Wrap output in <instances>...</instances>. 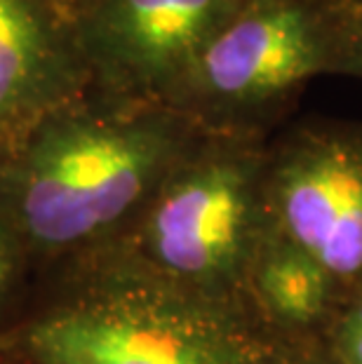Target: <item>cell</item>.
<instances>
[{
	"instance_id": "6da1fadb",
	"label": "cell",
	"mask_w": 362,
	"mask_h": 364,
	"mask_svg": "<svg viewBox=\"0 0 362 364\" xmlns=\"http://www.w3.org/2000/svg\"><path fill=\"white\" fill-rule=\"evenodd\" d=\"M203 136L172 106L92 87L0 153V186L31 240L68 247L160 188Z\"/></svg>"
},
{
	"instance_id": "7a4b0ae2",
	"label": "cell",
	"mask_w": 362,
	"mask_h": 364,
	"mask_svg": "<svg viewBox=\"0 0 362 364\" xmlns=\"http://www.w3.org/2000/svg\"><path fill=\"white\" fill-rule=\"evenodd\" d=\"M344 71L336 0H245L167 99L207 134L245 136L320 73Z\"/></svg>"
},
{
	"instance_id": "3957f363",
	"label": "cell",
	"mask_w": 362,
	"mask_h": 364,
	"mask_svg": "<svg viewBox=\"0 0 362 364\" xmlns=\"http://www.w3.org/2000/svg\"><path fill=\"white\" fill-rule=\"evenodd\" d=\"M245 0H73L92 87L167 104Z\"/></svg>"
},
{
	"instance_id": "277c9868",
	"label": "cell",
	"mask_w": 362,
	"mask_h": 364,
	"mask_svg": "<svg viewBox=\"0 0 362 364\" xmlns=\"http://www.w3.org/2000/svg\"><path fill=\"white\" fill-rule=\"evenodd\" d=\"M261 158L245 136L207 134L160 183L149 247L163 268L183 277L219 273L240 250Z\"/></svg>"
},
{
	"instance_id": "5b68a950",
	"label": "cell",
	"mask_w": 362,
	"mask_h": 364,
	"mask_svg": "<svg viewBox=\"0 0 362 364\" xmlns=\"http://www.w3.org/2000/svg\"><path fill=\"white\" fill-rule=\"evenodd\" d=\"M268 176L294 250L329 277L360 273L362 132H297L278 151Z\"/></svg>"
},
{
	"instance_id": "8992f818",
	"label": "cell",
	"mask_w": 362,
	"mask_h": 364,
	"mask_svg": "<svg viewBox=\"0 0 362 364\" xmlns=\"http://www.w3.org/2000/svg\"><path fill=\"white\" fill-rule=\"evenodd\" d=\"M87 90L73 0H0V153Z\"/></svg>"
},
{
	"instance_id": "52a82bcc",
	"label": "cell",
	"mask_w": 362,
	"mask_h": 364,
	"mask_svg": "<svg viewBox=\"0 0 362 364\" xmlns=\"http://www.w3.org/2000/svg\"><path fill=\"white\" fill-rule=\"evenodd\" d=\"M28 348L41 364H233L214 336L181 315L97 304L38 322Z\"/></svg>"
},
{
	"instance_id": "ba28073f",
	"label": "cell",
	"mask_w": 362,
	"mask_h": 364,
	"mask_svg": "<svg viewBox=\"0 0 362 364\" xmlns=\"http://www.w3.org/2000/svg\"><path fill=\"white\" fill-rule=\"evenodd\" d=\"M259 284L266 304L284 320L308 322L325 306L329 275L306 254L289 250L266 261Z\"/></svg>"
},
{
	"instance_id": "9c48e42d",
	"label": "cell",
	"mask_w": 362,
	"mask_h": 364,
	"mask_svg": "<svg viewBox=\"0 0 362 364\" xmlns=\"http://www.w3.org/2000/svg\"><path fill=\"white\" fill-rule=\"evenodd\" d=\"M344 36V71L362 75V0H336Z\"/></svg>"
},
{
	"instance_id": "30bf717a",
	"label": "cell",
	"mask_w": 362,
	"mask_h": 364,
	"mask_svg": "<svg viewBox=\"0 0 362 364\" xmlns=\"http://www.w3.org/2000/svg\"><path fill=\"white\" fill-rule=\"evenodd\" d=\"M341 348L348 364H362V301L348 315L341 331Z\"/></svg>"
},
{
	"instance_id": "8fae6325",
	"label": "cell",
	"mask_w": 362,
	"mask_h": 364,
	"mask_svg": "<svg viewBox=\"0 0 362 364\" xmlns=\"http://www.w3.org/2000/svg\"><path fill=\"white\" fill-rule=\"evenodd\" d=\"M7 273H10V263H7V252H5V245H3V240H0V291L5 289Z\"/></svg>"
}]
</instances>
